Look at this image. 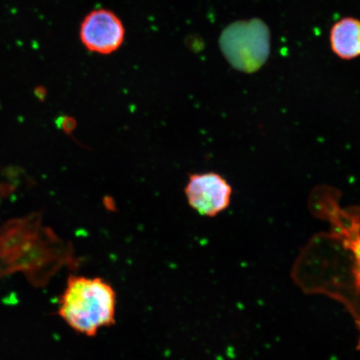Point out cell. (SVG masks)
<instances>
[{"instance_id":"1","label":"cell","mask_w":360,"mask_h":360,"mask_svg":"<svg viewBox=\"0 0 360 360\" xmlns=\"http://www.w3.org/2000/svg\"><path fill=\"white\" fill-rule=\"evenodd\" d=\"M117 295L101 277L70 276L58 300L57 314L77 334L94 337L115 325Z\"/></svg>"},{"instance_id":"3","label":"cell","mask_w":360,"mask_h":360,"mask_svg":"<svg viewBox=\"0 0 360 360\" xmlns=\"http://www.w3.org/2000/svg\"><path fill=\"white\" fill-rule=\"evenodd\" d=\"M232 193L227 180L214 172L191 174L184 188L188 205L198 214L210 218L228 208Z\"/></svg>"},{"instance_id":"6","label":"cell","mask_w":360,"mask_h":360,"mask_svg":"<svg viewBox=\"0 0 360 360\" xmlns=\"http://www.w3.org/2000/svg\"><path fill=\"white\" fill-rule=\"evenodd\" d=\"M36 96H39L40 98H43L45 96V89L43 87H39L35 89Z\"/></svg>"},{"instance_id":"5","label":"cell","mask_w":360,"mask_h":360,"mask_svg":"<svg viewBox=\"0 0 360 360\" xmlns=\"http://www.w3.org/2000/svg\"><path fill=\"white\" fill-rule=\"evenodd\" d=\"M333 52L345 60L360 56V20L347 17L335 22L330 33Z\"/></svg>"},{"instance_id":"4","label":"cell","mask_w":360,"mask_h":360,"mask_svg":"<svg viewBox=\"0 0 360 360\" xmlns=\"http://www.w3.org/2000/svg\"><path fill=\"white\" fill-rule=\"evenodd\" d=\"M124 34L122 22L105 8L90 12L80 26L81 42L89 51L102 55L117 51L124 42Z\"/></svg>"},{"instance_id":"2","label":"cell","mask_w":360,"mask_h":360,"mask_svg":"<svg viewBox=\"0 0 360 360\" xmlns=\"http://www.w3.org/2000/svg\"><path fill=\"white\" fill-rule=\"evenodd\" d=\"M219 46L233 69L252 74L267 62L271 49V34L263 20L236 21L223 30Z\"/></svg>"}]
</instances>
